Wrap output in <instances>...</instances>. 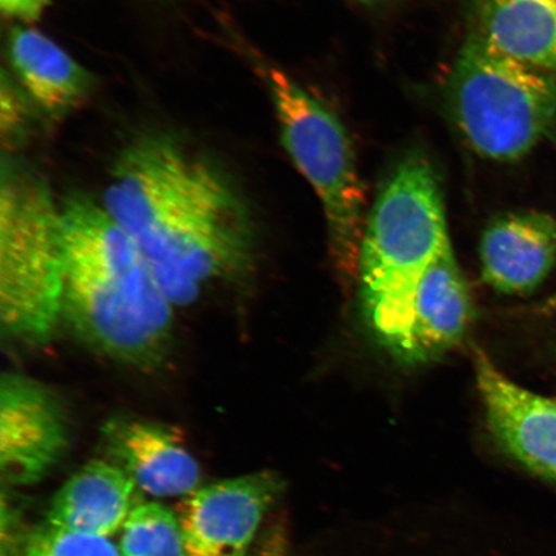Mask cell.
Segmentation results:
<instances>
[{"label":"cell","instance_id":"cell-11","mask_svg":"<svg viewBox=\"0 0 556 556\" xmlns=\"http://www.w3.org/2000/svg\"><path fill=\"white\" fill-rule=\"evenodd\" d=\"M479 253L483 280L492 289L532 293L556 263V219L540 212L500 215L486 226Z\"/></svg>","mask_w":556,"mask_h":556},{"label":"cell","instance_id":"cell-13","mask_svg":"<svg viewBox=\"0 0 556 556\" xmlns=\"http://www.w3.org/2000/svg\"><path fill=\"white\" fill-rule=\"evenodd\" d=\"M138 486L119 465L93 460L55 493L48 523L110 538L138 505Z\"/></svg>","mask_w":556,"mask_h":556},{"label":"cell","instance_id":"cell-12","mask_svg":"<svg viewBox=\"0 0 556 556\" xmlns=\"http://www.w3.org/2000/svg\"><path fill=\"white\" fill-rule=\"evenodd\" d=\"M472 318L467 280L452 245L430 264L417 289L402 363H432L454 350Z\"/></svg>","mask_w":556,"mask_h":556},{"label":"cell","instance_id":"cell-10","mask_svg":"<svg viewBox=\"0 0 556 556\" xmlns=\"http://www.w3.org/2000/svg\"><path fill=\"white\" fill-rule=\"evenodd\" d=\"M104 448L138 489L156 497L189 496L199 489V464L178 435L155 421L113 416L102 427Z\"/></svg>","mask_w":556,"mask_h":556},{"label":"cell","instance_id":"cell-14","mask_svg":"<svg viewBox=\"0 0 556 556\" xmlns=\"http://www.w3.org/2000/svg\"><path fill=\"white\" fill-rule=\"evenodd\" d=\"M10 55L20 81L48 115L68 114L92 92L93 76L33 27H12Z\"/></svg>","mask_w":556,"mask_h":556},{"label":"cell","instance_id":"cell-18","mask_svg":"<svg viewBox=\"0 0 556 556\" xmlns=\"http://www.w3.org/2000/svg\"><path fill=\"white\" fill-rule=\"evenodd\" d=\"M20 103L15 90L5 83L2 90V131L3 139L9 137L11 142L21 136L24 125L23 106Z\"/></svg>","mask_w":556,"mask_h":556},{"label":"cell","instance_id":"cell-3","mask_svg":"<svg viewBox=\"0 0 556 556\" xmlns=\"http://www.w3.org/2000/svg\"><path fill=\"white\" fill-rule=\"evenodd\" d=\"M451 245L441 179L426 155L409 152L389 170L367 215L357 277L368 329L400 361L417 289Z\"/></svg>","mask_w":556,"mask_h":556},{"label":"cell","instance_id":"cell-8","mask_svg":"<svg viewBox=\"0 0 556 556\" xmlns=\"http://www.w3.org/2000/svg\"><path fill=\"white\" fill-rule=\"evenodd\" d=\"M68 421L58 395L18 372L0 380V471L13 485L40 481L68 447Z\"/></svg>","mask_w":556,"mask_h":556},{"label":"cell","instance_id":"cell-4","mask_svg":"<svg viewBox=\"0 0 556 556\" xmlns=\"http://www.w3.org/2000/svg\"><path fill=\"white\" fill-rule=\"evenodd\" d=\"M61 205L29 166L10 159L0 185V329L24 346L45 345L64 307Z\"/></svg>","mask_w":556,"mask_h":556},{"label":"cell","instance_id":"cell-16","mask_svg":"<svg viewBox=\"0 0 556 556\" xmlns=\"http://www.w3.org/2000/svg\"><path fill=\"white\" fill-rule=\"evenodd\" d=\"M123 556H189L179 519L157 503L138 504L122 528Z\"/></svg>","mask_w":556,"mask_h":556},{"label":"cell","instance_id":"cell-20","mask_svg":"<svg viewBox=\"0 0 556 556\" xmlns=\"http://www.w3.org/2000/svg\"><path fill=\"white\" fill-rule=\"evenodd\" d=\"M256 556H290L287 536L280 528H275L264 538Z\"/></svg>","mask_w":556,"mask_h":556},{"label":"cell","instance_id":"cell-1","mask_svg":"<svg viewBox=\"0 0 556 556\" xmlns=\"http://www.w3.org/2000/svg\"><path fill=\"white\" fill-rule=\"evenodd\" d=\"M151 264L174 307L252 268L254 226L224 172L165 135L136 138L101 200Z\"/></svg>","mask_w":556,"mask_h":556},{"label":"cell","instance_id":"cell-15","mask_svg":"<svg viewBox=\"0 0 556 556\" xmlns=\"http://www.w3.org/2000/svg\"><path fill=\"white\" fill-rule=\"evenodd\" d=\"M471 35L556 78V0H476Z\"/></svg>","mask_w":556,"mask_h":556},{"label":"cell","instance_id":"cell-7","mask_svg":"<svg viewBox=\"0 0 556 556\" xmlns=\"http://www.w3.org/2000/svg\"><path fill=\"white\" fill-rule=\"evenodd\" d=\"M283 486L273 470L199 486L182 500L177 514L189 556H247L264 514Z\"/></svg>","mask_w":556,"mask_h":556},{"label":"cell","instance_id":"cell-9","mask_svg":"<svg viewBox=\"0 0 556 556\" xmlns=\"http://www.w3.org/2000/svg\"><path fill=\"white\" fill-rule=\"evenodd\" d=\"M478 391L496 443L528 471L556 482V400L528 391L475 352Z\"/></svg>","mask_w":556,"mask_h":556},{"label":"cell","instance_id":"cell-2","mask_svg":"<svg viewBox=\"0 0 556 556\" xmlns=\"http://www.w3.org/2000/svg\"><path fill=\"white\" fill-rule=\"evenodd\" d=\"M65 319L90 350L125 366L162 364L174 304L130 235L101 201L73 193L61 204Z\"/></svg>","mask_w":556,"mask_h":556},{"label":"cell","instance_id":"cell-6","mask_svg":"<svg viewBox=\"0 0 556 556\" xmlns=\"http://www.w3.org/2000/svg\"><path fill=\"white\" fill-rule=\"evenodd\" d=\"M288 154L307 179L328 228L333 269L344 289L357 283L366 193L356 152L338 115L281 68L264 70Z\"/></svg>","mask_w":556,"mask_h":556},{"label":"cell","instance_id":"cell-17","mask_svg":"<svg viewBox=\"0 0 556 556\" xmlns=\"http://www.w3.org/2000/svg\"><path fill=\"white\" fill-rule=\"evenodd\" d=\"M23 556H123L110 538L46 523L27 539Z\"/></svg>","mask_w":556,"mask_h":556},{"label":"cell","instance_id":"cell-21","mask_svg":"<svg viewBox=\"0 0 556 556\" xmlns=\"http://www.w3.org/2000/svg\"><path fill=\"white\" fill-rule=\"evenodd\" d=\"M358 3L365 4L368 7L377 5L382 2V0H357Z\"/></svg>","mask_w":556,"mask_h":556},{"label":"cell","instance_id":"cell-19","mask_svg":"<svg viewBox=\"0 0 556 556\" xmlns=\"http://www.w3.org/2000/svg\"><path fill=\"white\" fill-rule=\"evenodd\" d=\"M51 0H0V10L5 16L21 21H38L45 15Z\"/></svg>","mask_w":556,"mask_h":556},{"label":"cell","instance_id":"cell-5","mask_svg":"<svg viewBox=\"0 0 556 556\" xmlns=\"http://www.w3.org/2000/svg\"><path fill=\"white\" fill-rule=\"evenodd\" d=\"M452 119L469 148L513 163L536 148L556 122V78L486 46L465 41L446 90Z\"/></svg>","mask_w":556,"mask_h":556},{"label":"cell","instance_id":"cell-22","mask_svg":"<svg viewBox=\"0 0 556 556\" xmlns=\"http://www.w3.org/2000/svg\"><path fill=\"white\" fill-rule=\"evenodd\" d=\"M552 303L556 305V298L553 299Z\"/></svg>","mask_w":556,"mask_h":556}]
</instances>
